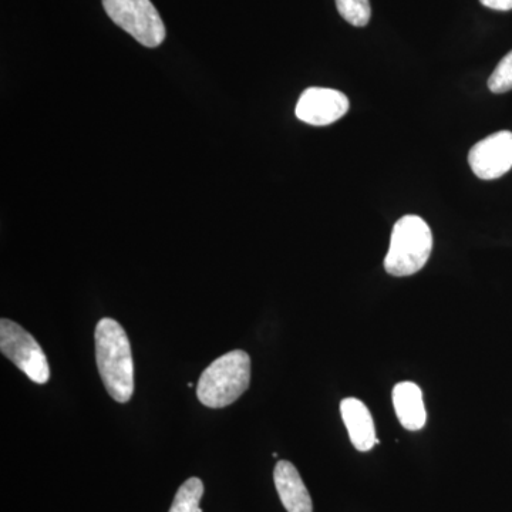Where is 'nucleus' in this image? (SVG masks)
<instances>
[{
    "instance_id": "6",
    "label": "nucleus",
    "mask_w": 512,
    "mask_h": 512,
    "mask_svg": "<svg viewBox=\"0 0 512 512\" xmlns=\"http://www.w3.org/2000/svg\"><path fill=\"white\" fill-rule=\"evenodd\" d=\"M468 164L481 180H497L512 168V133L491 134L468 153Z\"/></svg>"
},
{
    "instance_id": "14",
    "label": "nucleus",
    "mask_w": 512,
    "mask_h": 512,
    "mask_svg": "<svg viewBox=\"0 0 512 512\" xmlns=\"http://www.w3.org/2000/svg\"><path fill=\"white\" fill-rule=\"evenodd\" d=\"M480 2L488 9L500 10V12L512 10V0H480Z\"/></svg>"
},
{
    "instance_id": "9",
    "label": "nucleus",
    "mask_w": 512,
    "mask_h": 512,
    "mask_svg": "<svg viewBox=\"0 0 512 512\" xmlns=\"http://www.w3.org/2000/svg\"><path fill=\"white\" fill-rule=\"evenodd\" d=\"M274 481L279 498L288 512H312V498L308 488L299 476L298 470L289 461L276 464Z\"/></svg>"
},
{
    "instance_id": "13",
    "label": "nucleus",
    "mask_w": 512,
    "mask_h": 512,
    "mask_svg": "<svg viewBox=\"0 0 512 512\" xmlns=\"http://www.w3.org/2000/svg\"><path fill=\"white\" fill-rule=\"evenodd\" d=\"M488 89L495 94L507 93L512 90V50L497 64L490 79Z\"/></svg>"
},
{
    "instance_id": "11",
    "label": "nucleus",
    "mask_w": 512,
    "mask_h": 512,
    "mask_svg": "<svg viewBox=\"0 0 512 512\" xmlns=\"http://www.w3.org/2000/svg\"><path fill=\"white\" fill-rule=\"evenodd\" d=\"M202 494H204V484H202L200 478H188L178 488L170 512H202L200 508Z\"/></svg>"
},
{
    "instance_id": "7",
    "label": "nucleus",
    "mask_w": 512,
    "mask_h": 512,
    "mask_svg": "<svg viewBox=\"0 0 512 512\" xmlns=\"http://www.w3.org/2000/svg\"><path fill=\"white\" fill-rule=\"evenodd\" d=\"M350 107L346 94L325 87H309L296 104L295 114L311 126H329L342 119Z\"/></svg>"
},
{
    "instance_id": "4",
    "label": "nucleus",
    "mask_w": 512,
    "mask_h": 512,
    "mask_svg": "<svg viewBox=\"0 0 512 512\" xmlns=\"http://www.w3.org/2000/svg\"><path fill=\"white\" fill-rule=\"evenodd\" d=\"M103 6L109 18L141 45L158 47L164 42V22L151 0H103Z\"/></svg>"
},
{
    "instance_id": "8",
    "label": "nucleus",
    "mask_w": 512,
    "mask_h": 512,
    "mask_svg": "<svg viewBox=\"0 0 512 512\" xmlns=\"http://www.w3.org/2000/svg\"><path fill=\"white\" fill-rule=\"evenodd\" d=\"M340 413H342L343 423L349 431L350 441L356 450L366 453V451L372 450L375 444H379L372 414L365 403L355 397H348L340 403Z\"/></svg>"
},
{
    "instance_id": "12",
    "label": "nucleus",
    "mask_w": 512,
    "mask_h": 512,
    "mask_svg": "<svg viewBox=\"0 0 512 512\" xmlns=\"http://www.w3.org/2000/svg\"><path fill=\"white\" fill-rule=\"evenodd\" d=\"M335 2L340 16L350 25L363 28L369 23L370 16H372V6H370L369 0H335Z\"/></svg>"
},
{
    "instance_id": "5",
    "label": "nucleus",
    "mask_w": 512,
    "mask_h": 512,
    "mask_svg": "<svg viewBox=\"0 0 512 512\" xmlns=\"http://www.w3.org/2000/svg\"><path fill=\"white\" fill-rule=\"evenodd\" d=\"M0 350L33 382L45 384L50 379L45 352L28 330L10 319L0 320Z\"/></svg>"
},
{
    "instance_id": "2",
    "label": "nucleus",
    "mask_w": 512,
    "mask_h": 512,
    "mask_svg": "<svg viewBox=\"0 0 512 512\" xmlns=\"http://www.w3.org/2000/svg\"><path fill=\"white\" fill-rule=\"evenodd\" d=\"M251 382V357L244 350H232L218 357L202 372L197 396L204 406L222 409L237 402Z\"/></svg>"
},
{
    "instance_id": "3",
    "label": "nucleus",
    "mask_w": 512,
    "mask_h": 512,
    "mask_svg": "<svg viewBox=\"0 0 512 512\" xmlns=\"http://www.w3.org/2000/svg\"><path fill=\"white\" fill-rule=\"evenodd\" d=\"M433 249V234L429 224L417 215H404L394 224L390 248L384 259L389 275L417 274L427 264Z\"/></svg>"
},
{
    "instance_id": "10",
    "label": "nucleus",
    "mask_w": 512,
    "mask_h": 512,
    "mask_svg": "<svg viewBox=\"0 0 512 512\" xmlns=\"http://www.w3.org/2000/svg\"><path fill=\"white\" fill-rule=\"evenodd\" d=\"M393 406L404 429L419 431L426 426L427 413L423 393L416 383L402 382L393 389Z\"/></svg>"
},
{
    "instance_id": "1",
    "label": "nucleus",
    "mask_w": 512,
    "mask_h": 512,
    "mask_svg": "<svg viewBox=\"0 0 512 512\" xmlns=\"http://www.w3.org/2000/svg\"><path fill=\"white\" fill-rule=\"evenodd\" d=\"M94 339L97 367L107 393L116 402L127 403L134 393V363L126 330L116 320L103 318Z\"/></svg>"
}]
</instances>
